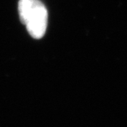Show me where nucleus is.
Masks as SVG:
<instances>
[{
    "label": "nucleus",
    "instance_id": "obj_1",
    "mask_svg": "<svg viewBox=\"0 0 127 127\" xmlns=\"http://www.w3.org/2000/svg\"><path fill=\"white\" fill-rule=\"evenodd\" d=\"M19 17L26 25L27 32L35 39L44 36L47 27L48 12L39 0H20L18 2Z\"/></svg>",
    "mask_w": 127,
    "mask_h": 127
}]
</instances>
